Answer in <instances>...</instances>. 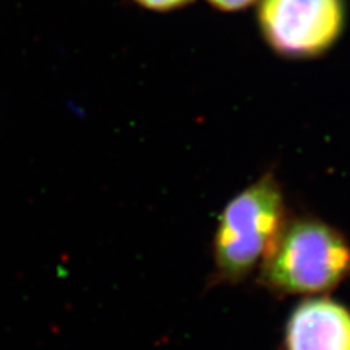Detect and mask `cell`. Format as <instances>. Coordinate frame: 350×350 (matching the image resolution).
Instances as JSON below:
<instances>
[{
	"instance_id": "6da1fadb",
	"label": "cell",
	"mask_w": 350,
	"mask_h": 350,
	"mask_svg": "<svg viewBox=\"0 0 350 350\" xmlns=\"http://www.w3.org/2000/svg\"><path fill=\"white\" fill-rule=\"evenodd\" d=\"M286 197L271 171L226 203L213 238V261L222 282L247 278L265 261L288 221Z\"/></svg>"
},
{
	"instance_id": "7a4b0ae2",
	"label": "cell",
	"mask_w": 350,
	"mask_h": 350,
	"mask_svg": "<svg viewBox=\"0 0 350 350\" xmlns=\"http://www.w3.org/2000/svg\"><path fill=\"white\" fill-rule=\"evenodd\" d=\"M261 266L262 279L271 288L289 293L324 292L350 275V244L319 217H288Z\"/></svg>"
},
{
	"instance_id": "3957f363",
	"label": "cell",
	"mask_w": 350,
	"mask_h": 350,
	"mask_svg": "<svg viewBox=\"0 0 350 350\" xmlns=\"http://www.w3.org/2000/svg\"><path fill=\"white\" fill-rule=\"evenodd\" d=\"M346 0H258L262 38L278 56L308 60L325 54L346 27Z\"/></svg>"
},
{
	"instance_id": "277c9868",
	"label": "cell",
	"mask_w": 350,
	"mask_h": 350,
	"mask_svg": "<svg viewBox=\"0 0 350 350\" xmlns=\"http://www.w3.org/2000/svg\"><path fill=\"white\" fill-rule=\"evenodd\" d=\"M286 350H350V314L330 299H312L293 311Z\"/></svg>"
},
{
	"instance_id": "5b68a950",
	"label": "cell",
	"mask_w": 350,
	"mask_h": 350,
	"mask_svg": "<svg viewBox=\"0 0 350 350\" xmlns=\"http://www.w3.org/2000/svg\"><path fill=\"white\" fill-rule=\"evenodd\" d=\"M131 2L152 12H172L191 5L194 0H131Z\"/></svg>"
},
{
	"instance_id": "8992f818",
	"label": "cell",
	"mask_w": 350,
	"mask_h": 350,
	"mask_svg": "<svg viewBox=\"0 0 350 350\" xmlns=\"http://www.w3.org/2000/svg\"><path fill=\"white\" fill-rule=\"evenodd\" d=\"M206 2L216 10L232 14L251 8L253 5L258 3V0H206Z\"/></svg>"
}]
</instances>
